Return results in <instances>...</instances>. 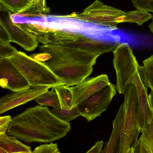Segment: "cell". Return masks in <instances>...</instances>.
<instances>
[{
  "label": "cell",
  "mask_w": 153,
  "mask_h": 153,
  "mask_svg": "<svg viewBox=\"0 0 153 153\" xmlns=\"http://www.w3.org/2000/svg\"><path fill=\"white\" fill-rule=\"evenodd\" d=\"M125 114V106L123 102L112 121L113 128L111 135L108 141L105 144L102 153H120Z\"/></svg>",
  "instance_id": "16"
},
{
  "label": "cell",
  "mask_w": 153,
  "mask_h": 153,
  "mask_svg": "<svg viewBox=\"0 0 153 153\" xmlns=\"http://www.w3.org/2000/svg\"><path fill=\"white\" fill-rule=\"evenodd\" d=\"M152 15L147 12L137 9L135 10L126 13L123 22H131L141 25L152 19Z\"/></svg>",
  "instance_id": "20"
},
{
  "label": "cell",
  "mask_w": 153,
  "mask_h": 153,
  "mask_svg": "<svg viewBox=\"0 0 153 153\" xmlns=\"http://www.w3.org/2000/svg\"><path fill=\"white\" fill-rule=\"evenodd\" d=\"M0 78L1 87L14 92L30 87L22 74L7 58H0Z\"/></svg>",
  "instance_id": "12"
},
{
  "label": "cell",
  "mask_w": 153,
  "mask_h": 153,
  "mask_svg": "<svg viewBox=\"0 0 153 153\" xmlns=\"http://www.w3.org/2000/svg\"><path fill=\"white\" fill-rule=\"evenodd\" d=\"M131 1L136 8L153 13V0H131Z\"/></svg>",
  "instance_id": "27"
},
{
  "label": "cell",
  "mask_w": 153,
  "mask_h": 153,
  "mask_svg": "<svg viewBox=\"0 0 153 153\" xmlns=\"http://www.w3.org/2000/svg\"><path fill=\"white\" fill-rule=\"evenodd\" d=\"M50 111L59 119L68 122L80 115L77 107L71 109L62 108L61 107L53 108Z\"/></svg>",
  "instance_id": "22"
},
{
  "label": "cell",
  "mask_w": 153,
  "mask_h": 153,
  "mask_svg": "<svg viewBox=\"0 0 153 153\" xmlns=\"http://www.w3.org/2000/svg\"><path fill=\"white\" fill-rule=\"evenodd\" d=\"M70 123L55 116L47 106L28 108L12 118L8 135L27 143H51L65 136Z\"/></svg>",
  "instance_id": "1"
},
{
  "label": "cell",
  "mask_w": 153,
  "mask_h": 153,
  "mask_svg": "<svg viewBox=\"0 0 153 153\" xmlns=\"http://www.w3.org/2000/svg\"><path fill=\"white\" fill-rule=\"evenodd\" d=\"M108 76L102 74L85 79L80 84L68 87L73 98V106L76 107L88 97L110 84Z\"/></svg>",
  "instance_id": "14"
},
{
  "label": "cell",
  "mask_w": 153,
  "mask_h": 153,
  "mask_svg": "<svg viewBox=\"0 0 153 153\" xmlns=\"http://www.w3.org/2000/svg\"><path fill=\"white\" fill-rule=\"evenodd\" d=\"M5 133L0 135V153H31V148Z\"/></svg>",
  "instance_id": "17"
},
{
  "label": "cell",
  "mask_w": 153,
  "mask_h": 153,
  "mask_svg": "<svg viewBox=\"0 0 153 153\" xmlns=\"http://www.w3.org/2000/svg\"><path fill=\"white\" fill-rule=\"evenodd\" d=\"M131 82L134 84L137 89L139 106L137 127L142 133L153 118V111L149 102L147 87L141 82L137 71Z\"/></svg>",
  "instance_id": "15"
},
{
  "label": "cell",
  "mask_w": 153,
  "mask_h": 153,
  "mask_svg": "<svg viewBox=\"0 0 153 153\" xmlns=\"http://www.w3.org/2000/svg\"><path fill=\"white\" fill-rule=\"evenodd\" d=\"M44 63L68 87L82 82L93 70L91 65L61 59L51 58Z\"/></svg>",
  "instance_id": "8"
},
{
  "label": "cell",
  "mask_w": 153,
  "mask_h": 153,
  "mask_svg": "<svg viewBox=\"0 0 153 153\" xmlns=\"http://www.w3.org/2000/svg\"><path fill=\"white\" fill-rule=\"evenodd\" d=\"M0 24L7 31L11 42L17 43L25 50L31 51L38 46V42L32 35L23 29L19 24L12 22L9 12L1 9Z\"/></svg>",
  "instance_id": "11"
},
{
  "label": "cell",
  "mask_w": 153,
  "mask_h": 153,
  "mask_svg": "<svg viewBox=\"0 0 153 153\" xmlns=\"http://www.w3.org/2000/svg\"><path fill=\"white\" fill-rule=\"evenodd\" d=\"M149 102L151 107L153 111V90H151V91L148 95Z\"/></svg>",
  "instance_id": "33"
},
{
  "label": "cell",
  "mask_w": 153,
  "mask_h": 153,
  "mask_svg": "<svg viewBox=\"0 0 153 153\" xmlns=\"http://www.w3.org/2000/svg\"><path fill=\"white\" fill-rule=\"evenodd\" d=\"M126 12L95 0L80 13H72L66 16L99 25L117 30V20Z\"/></svg>",
  "instance_id": "7"
},
{
  "label": "cell",
  "mask_w": 153,
  "mask_h": 153,
  "mask_svg": "<svg viewBox=\"0 0 153 153\" xmlns=\"http://www.w3.org/2000/svg\"><path fill=\"white\" fill-rule=\"evenodd\" d=\"M115 89L110 83L88 97L76 106L80 115L88 122L100 116L116 94Z\"/></svg>",
  "instance_id": "9"
},
{
  "label": "cell",
  "mask_w": 153,
  "mask_h": 153,
  "mask_svg": "<svg viewBox=\"0 0 153 153\" xmlns=\"http://www.w3.org/2000/svg\"><path fill=\"white\" fill-rule=\"evenodd\" d=\"M42 44L71 47L100 55L113 51L119 43L97 40L78 33L54 30L45 33Z\"/></svg>",
  "instance_id": "2"
},
{
  "label": "cell",
  "mask_w": 153,
  "mask_h": 153,
  "mask_svg": "<svg viewBox=\"0 0 153 153\" xmlns=\"http://www.w3.org/2000/svg\"><path fill=\"white\" fill-rule=\"evenodd\" d=\"M152 21H153V16H152Z\"/></svg>",
  "instance_id": "34"
},
{
  "label": "cell",
  "mask_w": 153,
  "mask_h": 153,
  "mask_svg": "<svg viewBox=\"0 0 153 153\" xmlns=\"http://www.w3.org/2000/svg\"><path fill=\"white\" fill-rule=\"evenodd\" d=\"M58 96L62 108L71 109L73 106V98L68 86L61 85L54 88Z\"/></svg>",
  "instance_id": "19"
},
{
  "label": "cell",
  "mask_w": 153,
  "mask_h": 153,
  "mask_svg": "<svg viewBox=\"0 0 153 153\" xmlns=\"http://www.w3.org/2000/svg\"><path fill=\"white\" fill-rule=\"evenodd\" d=\"M0 28V42L4 43H10L11 42L10 39L7 31L1 24Z\"/></svg>",
  "instance_id": "31"
},
{
  "label": "cell",
  "mask_w": 153,
  "mask_h": 153,
  "mask_svg": "<svg viewBox=\"0 0 153 153\" xmlns=\"http://www.w3.org/2000/svg\"><path fill=\"white\" fill-rule=\"evenodd\" d=\"M39 50L50 54L51 59L85 64L93 66L100 55L77 49L60 45H41Z\"/></svg>",
  "instance_id": "10"
},
{
  "label": "cell",
  "mask_w": 153,
  "mask_h": 153,
  "mask_svg": "<svg viewBox=\"0 0 153 153\" xmlns=\"http://www.w3.org/2000/svg\"><path fill=\"white\" fill-rule=\"evenodd\" d=\"M143 63L148 80L149 88L153 90V54L143 61Z\"/></svg>",
  "instance_id": "24"
},
{
  "label": "cell",
  "mask_w": 153,
  "mask_h": 153,
  "mask_svg": "<svg viewBox=\"0 0 153 153\" xmlns=\"http://www.w3.org/2000/svg\"><path fill=\"white\" fill-rule=\"evenodd\" d=\"M7 59L21 72L30 87L54 88L65 85L44 62L33 59L24 52L18 51Z\"/></svg>",
  "instance_id": "3"
},
{
  "label": "cell",
  "mask_w": 153,
  "mask_h": 153,
  "mask_svg": "<svg viewBox=\"0 0 153 153\" xmlns=\"http://www.w3.org/2000/svg\"><path fill=\"white\" fill-rule=\"evenodd\" d=\"M125 114L120 153H134L140 133L138 127L139 106L136 87L130 82L123 95Z\"/></svg>",
  "instance_id": "4"
},
{
  "label": "cell",
  "mask_w": 153,
  "mask_h": 153,
  "mask_svg": "<svg viewBox=\"0 0 153 153\" xmlns=\"http://www.w3.org/2000/svg\"><path fill=\"white\" fill-rule=\"evenodd\" d=\"M104 142L103 140H99L96 142L94 145L86 153H99L101 152L102 148Z\"/></svg>",
  "instance_id": "32"
},
{
  "label": "cell",
  "mask_w": 153,
  "mask_h": 153,
  "mask_svg": "<svg viewBox=\"0 0 153 153\" xmlns=\"http://www.w3.org/2000/svg\"><path fill=\"white\" fill-rule=\"evenodd\" d=\"M113 52V65L116 74L115 88L119 94L124 95L127 86L137 71L139 65L127 43H119Z\"/></svg>",
  "instance_id": "6"
},
{
  "label": "cell",
  "mask_w": 153,
  "mask_h": 153,
  "mask_svg": "<svg viewBox=\"0 0 153 153\" xmlns=\"http://www.w3.org/2000/svg\"><path fill=\"white\" fill-rule=\"evenodd\" d=\"M34 153H60L57 143L52 142L50 143H45L36 147L32 152Z\"/></svg>",
  "instance_id": "26"
},
{
  "label": "cell",
  "mask_w": 153,
  "mask_h": 153,
  "mask_svg": "<svg viewBox=\"0 0 153 153\" xmlns=\"http://www.w3.org/2000/svg\"><path fill=\"white\" fill-rule=\"evenodd\" d=\"M30 56L33 59L41 62L46 61L52 58L50 54L45 52L32 54Z\"/></svg>",
  "instance_id": "30"
},
{
  "label": "cell",
  "mask_w": 153,
  "mask_h": 153,
  "mask_svg": "<svg viewBox=\"0 0 153 153\" xmlns=\"http://www.w3.org/2000/svg\"><path fill=\"white\" fill-rule=\"evenodd\" d=\"M12 121L10 116L7 115L0 117V135L5 133Z\"/></svg>",
  "instance_id": "28"
},
{
  "label": "cell",
  "mask_w": 153,
  "mask_h": 153,
  "mask_svg": "<svg viewBox=\"0 0 153 153\" xmlns=\"http://www.w3.org/2000/svg\"><path fill=\"white\" fill-rule=\"evenodd\" d=\"M1 4L6 9L13 13H20L29 3V0H0Z\"/></svg>",
  "instance_id": "23"
},
{
  "label": "cell",
  "mask_w": 153,
  "mask_h": 153,
  "mask_svg": "<svg viewBox=\"0 0 153 153\" xmlns=\"http://www.w3.org/2000/svg\"><path fill=\"white\" fill-rule=\"evenodd\" d=\"M57 28L79 33L95 40L120 43V36L115 32L117 30L68 17L58 16L56 19Z\"/></svg>",
  "instance_id": "5"
},
{
  "label": "cell",
  "mask_w": 153,
  "mask_h": 153,
  "mask_svg": "<svg viewBox=\"0 0 153 153\" xmlns=\"http://www.w3.org/2000/svg\"><path fill=\"white\" fill-rule=\"evenodd\" d=\"M50 88L47 86L30 87L23 91L7 94L0 99V114L36 99Z\"/></svg>",
  "instance_id": "13"
},
{
  "label": "cell",
  "mask_w": 153,
  "mask_h": 153,
  "mask_svg": "<svg viewBox=\"0 0 153 153\" xmlns=\"http://www.w3.org/2000/svg\"><path fill=\"white\" fill-rule=\"evenodd\" d=\"M35 101L41 106H51L54 108L61 107L58 96L54 88L41 94Z\"/></svg>",
  "instance_id": "21"
},
{
  "label": "cell",
  "mask_w": 153,
  "mask_h": 153,
  "mask_svg": "<svg viewBox=\"0 0 153 153\" xmlns=\"http://www.w3.org/2000/svg\"><path fill=\"white\" fill-rule=\"evenodd\" d=\"M137 71L140 80L144 85L146 87L149 88L148 80L143 66L138 65Z\"/></svg>",
  "instance_id": "29"
},
{
  "label": "cell",
  "mask_w": 153,
  "mask_h": 153,
  "mask_svg": "<svg viewBox=\"0 0 153 153\" xmlns=\"http://www.w3.org/2000/svg\"><path fill=\"white\" fill-rule=\"evenodd\" d=\"M134 153H153V118L142 132Z\"/></svg>",
  "instance_id": "18"
},
{
  "label": "cell",
  "mask_w": 153,
  "mask_h": 153,
  "mask_svg": "<svg viewBox=\"0 0 153 153\" xmlns=\"http://www.w3.org/2000/svg\"><path fill=\"white\" fill-rule=\"evenodd\" d=\"M18 51L10 43L0 42V58H8L15 55Z\"/></svg>",
  "instance_id": "25"
}]
</instances>
